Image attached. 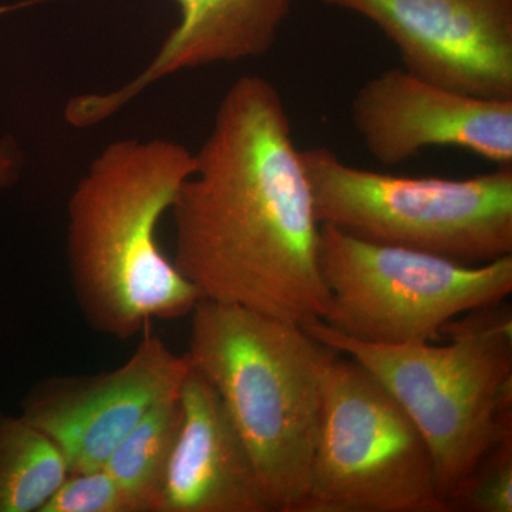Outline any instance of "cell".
Listing matches in <instances>:
<instances>
[{
  "mask_svg": "<svg viewBox=\"0 0 512 512\" xmlns=\"http://www.w3.org/2000/svg\"><path fill=\"white\" fill-rule=\"evenodd\" d=\"M171 214L174 265L201 298L325 320L320 222L281 93L259 74L224 93Z\"/></svg>",
  "mask_w": 512,
  "mask_h": 512,
  "instance_id": "1",
  "label": "cell"
},
{
  "mask_svg": "<svg viewBox=\"0 0 512 512\" xmlns=\"http://www.w3.org/2000/svg\"><path fill=\"white\" fill-rule=\"evenodd\" d=\"M195 157L170 138H121L93 158L67 202V264L94 329L128 339L156 319L188 315L200 292L168 258L158 225Z\"/></svg>",
  "mask_w": 512,
  "mask_h": 512,
  "instance_id": "2",
  "label": "cell"
},
{
  "mask_svg": "<svg viewBox=\"0 0 512 512\" xmlns=\"http://www.w3.org/2000/svg\"><path fill=\"white\" fill-rule=\"evenodd\" d=\"M190 350L244 440L276 512H298L308 493L326 370L335 350L301 323L201 298Z\"/></svg>",
  "mask_w": 512,
  "mask_h": 512,
  "instance_id": "3",
  "label": "cell"
},
{
  "mask_svg": "<svg viewBox=\"0 0 512 512\" xmlns=\"http://www.w3.org/2000/svg\"><path fill=\"white\" fill-rule=\"evenodd\" d=\"M322 345L352 357L383 384L429 444L444 501L450 500L478 461L512 434V315L505 302L451 320L431 342L373 345L302 323Z\"/></svg>",
  "mask_w": 512,
  "mask_h": 512,
  "instance_id": "4",
  "label": "cell"
},
{
  "mask_svg": "<svg viewBox=\"0 0 512 512\" xmlns=\"http://www.w3.org/2000/svg\"><path fill=\"white\" fill-rule=\"evenodd\" d=\"M301 157L320 225L464 265L512 255V167L450 180L376 173L328 147Z\"/></svg>",
  "mask_w": 512,
  "mask_h": 512,
  "instance_id": "5",
  "label": "cell"
},
{
  "mask_svg": "<svg viewBox=\"0 0 512 512\" xmlns=\"http://www.w3.org/2000/svg\"><path fill=\"white\" fill-rule=\"evenodd\" d=\"M320 275L330 329L373 345L431 342L451 320L512 292V255L483 265L350 237L320 225Z\"/></svg>",
  "mask_w": 512,
  "mask_h": 512,
  "instance_id": "6",
  "label": "cell"
},
{
  "mask_svg": "<svg viewBox=\"0 0 512 512\" xmlns=\"http://www.w3.org/2000/svg\"><path fill=\"white\" fill-rule=\"evenodd\" d=\"M298 512H448L416 424L365 367L336 352Z\"/></svg>",
  "mask_w": 512,
  "mask_h": 512,
  "instance_id": "7",
  "label": "cell"
},
{
  "mask_svg": "<svg viewBox=\"0 0 512 512\" xmlns=\"http://www.w3.org/2000/svg\"><path fill=\"white\" fill-rule=\"evenodd\" d=\"M372 22L403 69L470 96L512 99V0H323Z\"/></svg>",
  "mask_w": 512,
  "mask_h": 512,
  "instance_id": "8",
  "label": "cell"
},
{
  "mask_svg": "<svg viewBox=\"0 0 512 512\" xmlns=\"http://www.w3.org/2000/svg\"><path fill=\"white\" fill-rule=\"evenodd\" d=\"M190 370L187 353L175 355L147 332L111 372L37 384L20 414L56 444L69 473L97 470L151 407L180 393Z\"/></svg>",
  "mask_w": 512,
  "mask_h": 512,
  "instance_id": "9",
  "label": "cell"
},
{
  "mask_svg": "<svg viewBox=\"0 0 512 512\" xmlns=\"http://www.w3.org/2000/svg\"><path fill=\"white\" fill-rule=\"evenodd\" d=\"M367 153L400 165L424 148L456 147L512 167V99H485L393 67L359 87L350 104Z\"/></svg>",
  "mask_w": 512,
  "mask_h": 512,
  "instance_id": "10",
  "label": "cell"
},
{
  "mask_svg": "<svg viewBox=\"0 0 512 512\" xmlns=\"http://www.w3.org/2000/svg\"><path fill=\"white\" fill-rule=\"evenodd\" d=\"M180 20L150 63L107 93L82 94L66 107L74 127L110 119L158 80L197 67L247 62L278 42L293 0H175Z\"/></svg>",
  "mask_w": 512,
  "mask_h": 512,
  "instance_id": "11",
  "label": "cell"
},
{
  "mask_svg": "<svg viewBox=\"0 0 512 512\" xmlns=\"http://www.w3.org/2000/svg\"><path fill=\"white\" fill-rule=\"evenodd\" d=\"M180 433L157 512H272L254 461L221 397L191 365Z\"/></svg>",
  "mask_w": 512,
  "mask_h": 512,
  "instance_id": "12",
  "label": "cell"
},
{
  "mask_svg": "<svg viewBox=\"0 0 512 512\" xmlns=\"http://www.w3.org/2000/svg\"><path fill=\"white\" fill-rule=\"evenodd\" d=\"M69 474L59 448L22 414L0 412V512H39Z\"/></svg>",
  "mask_w": 512,
  "mask_h": 512,
  "instance_id": "13",
  "label": "cell"
},
{
  "mask_svg": "<svg viewBox=\"0 0 512 512\" xmlns=\"http://www.w3.org/2000/svg\"><path fill=\"white\" fill-rule=\"evenodd\" d=\"M180 393L151 407L104 466L136 500L141 512L158 510L165 471L183 420Z\"/></svg>",
  "mask_w": 512,
  "mask_h": 512,
  "instance_id": "14",
  "label": "cell"
},
{
  "mask_svg": "<svg viewBox=\"0 0 512 512\" xmlns=\"http://www.w3.org/2000/svg\"><path fill=\"white\" fill-rule=\"evenodd\" d=\"M447 511L512 512V434L494 444L478 461Z\"/></svg>",
  "mask_w": 512,
  "mask_h": 512,
  "instance_id": "15",
  "label": "cell"
},
{
  "mask_svg": "<svg viewBox=\"0 0 512 512\" xmlns=\"http://www.w3.org/2000/svg\"><path fill=\"white\" fill-rule=\"evenodd\" d=\"M39 512H141L106 468L69 473Z\"/></svg>",
  "mask_w": 512,
  "mask_h": 512,
  "instance_id": "16",
  "label": "cell"
},
{
  "mask_svg": "<svg viewBox=\"0 0 512 512\" xmlns=\"http://www.w3.org/2000/svg\"><path fill=\"white\" fill-rule=\"evenodd\" d=\"M26 168V151L12 134H0V195L15 187Z\"/></svg>",
  "mask_w": 512,
  "mask_h": 512,
  "instance_id": "17",
  "label": "cell"
}]
</instances>
